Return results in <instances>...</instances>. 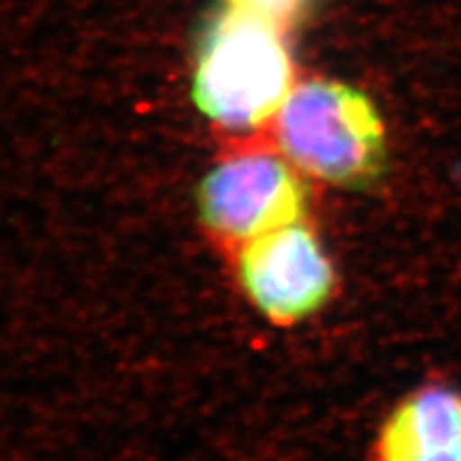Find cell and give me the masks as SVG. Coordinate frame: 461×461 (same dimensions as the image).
Here are the masks:
<instances>
[{
	"label": "cell",
	"mask_w": 461,
	"mask_h": 461,
	"mask_svg": "<svg viewBox=\"0 0 461 461\" xmlns=\"http://www.w3.org/2000/svg\"><path fill=\"white\" fill-rule=\"evenodd\" d=\"M194 203L201 224L216 240L240 248L269 230L305 221L310 188L280 149L250 148L205 171Z\"/></svg>",
	"instance_id": "3957f363"
},
{
	"label": "cell",
	"mask_w": 461,
	"mask_h": 461,
	"mask_svg": "<svg viewBox=\"0 0 461 461\" xmlns=\"http://www.w3.org/2000/svg\"><path fill=\"white\" fill-rule=\"evenodd\" d=\"M244 295L278 327L314 316L336 291V269L308 222L269 230L238 248Z\"/></svg>",
	"instance_id": "277c9868"
},
{
	"label": "cell",
	"mask_w": 461,
	"mask_h": 461,
	"mask_svg": "<svg viewBox=\"0 0 461 461\" xmlns=\"http://www.w3.org/2000/svg\"><path fill=\"white\" fill-rule=\"evenodd\" d=\"M282 31L276 22L230 5L207 17L190 82L203 118L235 132L276 120L295 88V65Z\"/></svg>",
	"instance_id": "6da1fadb"
},
{
	"label": "cell",
	"mask_w": 461,
	"mask_h": 461,
	"mask_svg": "<svg viewBox=\"0 0 461 461\" xmlns=\"http://www.w3.org/2000/svg\"><path fill=\"white\" fill-rule=\"evenodd\" d=\"M227 5L286 28L302 14L305 0H227Z\"/></svg>",
	"instance_id": "8992f818"
},
{
	"label": "cell",
	"mask_w": 461,
	"mask_h": 461,
	"mask_svg": "<svg viewBox=\"0 0 461 461\" xmlns=\"http://www.w3.org/2000/svg\"><path fill=\"white\" fill-rule=\"evenodd\" d=\"M374 461H461V391L429 384L380 425Z\"/></svg>",
	"instance_id": "5b68a950"
},
{
	"label": "cell",
	"mask_w": 461,
	"mask_h": 461,
	"mask_svg": "<svg viewBox=\"0 0 461 461\" xmlns=\"http://www.w3.org/2000/svg\"><path fill=\"white\" fill-rule=\"evenodd\" d=\"M276 146L303 173L330 186L367 190L387 173V131L366 92L338 79H308L276 115Z\"/></svg>",
	"instance_id": "7a4b0ae2"
}]
</instances>
